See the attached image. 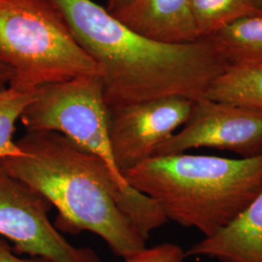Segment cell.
<instances>
[{"instance_id": "1", "label": "cell", "mask_w": 262, "mask_h": 262, "mask_svg": "<svg viewBox=\"0 0 262 262\" xmlns=\"http://www.w3.org/2000/svg\"><path fill=\"white\" fill-rule=\"evenodd\" d=\"M98 68L108 108L164 97L196 101L227 69L205 39L165 43L143 36L94 0H52Z\"/></svg>"}, {"instance_id": "2", "label": "cell", "mask_w": 262, "mask_h": 262, "mask_svg": "<svg viewBox=\"0 0 262 262\" xmlns=\"http://www.w3.org/2000/svg\"><path fill=\"white\" fill-rule=\"evenodd\" d=\"M17 144L24 155L0 160V167L56 208L58 230L90 231L122 259L147 248L119 207L129 186L120 187L101 159L56 132L27 131Z\"/></svg>"}, {"instance_id": "3", "label": "cell", "mask_w": 262, "mask_h": 262, "mask_svg": "<svg viewBox=\"0 0 262 262\" xmlns=\"http://www.w3.org/2000/svg\"><path fill=\"white\" fill-rule=\"evenodd\" d=\"M122 176L152 198L167 221L210 237L234 221L261 191L262 156H155Z\"/></svg>"}, {"instance_id": "4", "label": "cell", "mask_w": 262, "mask_h": 262, "mask_svg": "<svg viewBox=\"0 0 262 262\" xmlns=\"http://www.w3.org/2000/svg\"><path fill=\"white\" fill-rule=\"evenodd\" d=\"M0 61L20 92L99 75L52 0H0Z\"/></svg>"}, {"instance_id": "5", "label": "cell", "mask_w": 262, "mask_h": 262, "mask_svg": "<svg viewBox=\"0 0 262 262\" xmlns=\"http://www.w3.org/2000/svg\"><path fill=\"white\" fill-rule=\"evenodd\" d=\"M27 131L56 132L101 159L120 187L129 184L117 167L109 138V115L99 75L45 84L19 119Z\"/></svg>"}, {"instance_id": "6", "label": "cell", "mask_w": 262, "mask_h": 262, "mask_svg": "<svg viewBox=\"0 0 262 262\" xmlns=\"http://www.w3.org/2000/svg\"><path fill=\"white\" fill-rule=\"evenodd\" d=\"M45 197L0 167V236L18 254L51 262H102L89 247L69 243L49 220Z\"/></svg>"}, {"instance_id": "7", "label": "cell", "mask_w": 262, "mask_h": 262, "mask_svg": "<svg viewBox=\"0 0 262 262\" xmlns=\"http://www.w3.org/2000/svg\"><path fill=\"white\" fill-rule=\"evenodd\" d=\"M202 147L228 150L241 159L262 156V111L206 97L198 99L183 128L161 144L154 157Z\"/></svg>"}, {"instance_id": "8", "label": "cell", "mask_w": 262, "mask_h": 262, "mask_svg": "<svg viewBox=\"0 0 262 262\" xmlns=\"http://www.w3.org/2000/svg\"><path fill=\"white\" fill-rule=\"evenodd\" d=\"M192 104L184 97H164L108 108L110 146L120 172L152 158L159 146L187 122Z\"/></svg>"}, {"instance_id": "9", "label": "cell", "mask_w": 262, "mask_h": 262, "mask_svg": "<svg viewBox=\"0 0 262 262\" xmlns=\"http://www.w3.org/2000/svg\"><path fill=\"white\" fill-rule=\"evenodd\" d=\"M108 13L133 31L157 41L181 44L199 39L190 0H133Z\"/></svg>"}, {"instance_id": "10", "label": "cell", "mask_w": 262, "mask_h": 262, "mask_svg": "<svg viewBox=\"0 0 262 262\" xmlns=\"http://www.w3.org/2000/svg\"><path fill=\"white\" fill-rule=\"evenodd\" d=\"M220 262H262V190L229 225L185 252Z\"/></svg>"}, {"instance_id": "11", "label": "cell", "mask_w": 262, "mask_h": 262, "mask_svg": "<svg viewBox=\"0 0 262 262\" xmlns=\"http://www.w3.org/2000/svg\"><path fill=\"white\" fill-rule=\"evenodd\" d=\"M203 39L227 68L262 64V17L239 19Z\"/></svg>"}, {"instance_id": "12", "label": "cell", "mask_w": 262, "mask_h": 262, "mask_svg": "<svg viewBox=\"0 0 262 262\" xmlns=\"http://www.w3.org/2000/svg\"><path fill=\"white\" fill-rule=\"evenodd\" d=\"M204 97L262 111V64L228 67L214 80Z\"/></svg>"}, {"instance_id": "13", "label": "cell", "mask_w": 262, "mask_h": 262, "mask_svg": "<svg viewBox=\"0 0 262 262\" xmlns=\"http://www.w3.org/2000/svg\"><path fill=\"white\" fill-rule=\"evenodd\" d=\"M198 37H206L239 19L262 17L258 0H190Z\"/></svg>"}, {"instance_id": "14", "label": "cell", "mask_w": 262, "mask_h": 262, "mask_svg": "<svg viewBox=\"0 0 262 262\" xmlns=\"http://www.w3.org/2000/svg\"><path fill=\"white\" fill-rule=\"evenodd\" d=\"M34 96L35 91L20 92L10 86L0 89V160L24 155L14 135L17 122Z\"/></svg>"}, {"instance_id": "15", "label": "cell", "mask_w": 262, "mask_h": 262, "mask_svg": "<svg viewBox=\"0 0 262 262\" xmlns=\"http://www.w3.org/2000/svg\"><path fill=\"white\" fill-rule=\"evenodd\" d=\"M185 251L176 244L163 243L146 248L140 253L129 256L124 262H185Z\"/></svg>"}, {"instance_id": "16", "label": "cell", "mask_w": 262, "mask_h": 262, "mask_svg": "<svg viewBox=\"0 0 262 262\" xmlns=\"http://www.w3.org/2000/svg\"><path fill=\"white\" fill-rule=\"evenodd\" d=\"M0 262H51L43 257H20L6 240L0 238Z\"/></svg>"}, {"instance_id": "17", "label": "cell", "mask_w": 262, "mask_h": 262, "mask_svg": "<svg viewBox=\"0 0 262 262\" xmlns=\"http://www.w3.org/2000/svg\"><path fill=\"white\" fill-rule=\"evenodd\" d=\"M12 71L9 67L0 61V89L7 88L12 80Z\"/></svg>"}, {"instance_id": "18", "label": "cell", "mask_w": 262, "mask_h": 262, "mask_svg": "<svg viewBox=\"0 0 262 262\" xmlns=\"http://www.w3.org/2000/svg\"><path fill=\"white\" fill-rule=\"evenodd\" d=\"M133 0H108V5L106 10L108 12L113 10L119 9L129 5Z\"/></svg>"}, {"instance_id": "19", "label": "cell", "mask_w": 262, "mask_h": 262, "mask_svg": "<svg viewBox=\"0 0 262 262\" xmlns=\"http://www.w3.org/2000/svg\"><path fill=\"white\" fill-rule=\"evenodd\" d=\"M258 1H259V3H260V4H261V6H262V0H258Z\"/></svg>"}]
</instances>
